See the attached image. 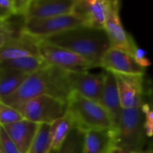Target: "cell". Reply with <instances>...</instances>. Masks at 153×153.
I'll return each instance as SVG.
<instances>
[{
	"mask_svg": "<svg viewBox=\"0 0 153 153\" xmlns=\"http://www.w3.org/2000/svg\"><path fill=\"white\" fill-rule=\"evenodd\" d=\"M71 93L67 71L47 65L28 75L16 91L1 101L19 109L24 102L35 97L48 95L67 101Z\"/></svg>",
	"mask_w": 153,
	"mask_h": 153,
	"instance_id": "6da1fadb",
	"label": "cell"
},
{
	"mask_svg": "<svg viewBox=\"0 0 153 153\" xmlns=\"http://www.w3.org/2000/svg\"><path fill=\"white\" fill-rule=\"evenodd\" d=\"M46 40L65 48L82 56L95 67H99L104 54L110 48L108 36L104 30L77 27Z\"/></svg>",
	"mask_w": 153,
	"mask_h": 153,
	"instance_id": "7a4b0ae2",
	"label": "cell"
},
{
	"mask_svg": "<svg viewBox=\"0 0 153 153\" xmlns=\"http://www.w3.org/2000/svg\"><path fill=\"white\" fill-rule=\"evenodd\" d=\"M74 128L83 134L91 130H114V124L107 110L94 100L72 92L67 100V111Z\"/></svg>",
	"mask_w": 153,
	"mask_h": 153,
	"instance_id": "3957f363",
	"label": "cell"
},
{
	"mask_svg": "<svg viewBox=\"0 0 153 153\" xmlns=\"http://www.w3.org/2000/svg\"><path fill=\"white\" fill-rule=\"evenodd\" d=\"M147 136L142 107L123 108L119 122L113 131V146L140 152L144 150Z\"/></svg>",
	"mask_w": 153,
	"mask_h": 153,
	"instance_id": "277c9868",
	"label": "cell"
},
{
	"mask_svg": "<svg viewBox=\"0 0 153 153\" xmlns=\"http://www.w3.org/2000/svg\"><path fill=\"white\" fill-rule=\"evenodd\" d=\"M18 110L24 119L39 125H51L66 114L67 101L42 95L27 100Z\"/></svg>",
	"mask_w": 153,
	"mask_h": 153,
	"instance_id": "5b68a950",
	"label": "cell"
},
{
	"mask_svg": "<svg viewBox=\"0 0 153 153\" xmlns=\"http://www.w3.org/2000/svg\"><path fill=\"white\" fill-rule=\"evenodd\" d=\"M82 26H84L82 22L73 13H70L48 18L23 19L20 30L41 40Z\"/></svg>",
	"mask_w": 153,
	"mask_h": 153,
	"instance_id": "8992f818",
	"label": "cell"
},
{
	"mask_svg": "<svg viewBox=\"0 0 153 153\" xmlns=\"http://www.w3.org/2000/svg\"><path fill=\"white\" fill-rule=\"evenodd\" d=\"M38 51L40 57L48 65L65 71H88L95 67L82 56L46 39L38 42Z\"/></svg>",
	"mask_w": 153,
	"mask_h": 153,
	"instance_id": "52a82bcc",
	"label": "cell"
},
{
	"mask_svg": "<svg viewBox=\"0 0 153 153\" xmlns=\"http://www.w3.org/2000/svg\"><path fill=\"white\" fill-rule=\"evenodd\" d=\"M121 2L118 0H110L109 10L104 25V30L108 36L110 48L122 50L130 54L138 47L134 37L125 29L120 17Z\"/></svg>",
	"mask_w": 153,
	"mask_h": 153,
	"instance_id": "ba28073f",
	"label": "cell"
},
{
	"mask_svg": "<svg viewBox=\"0 0 153 153\" xmlns=\"http://www.w3.org/2000/svg\"><path fill=\"white\" fill-rule=\"evenodd\" d=\"M120 101L123 108L142 107L145 102L147 77L145 75H130L114 74Z\"/></svg>",
	"mask_w": 153,
	"mask_h": 153,
	"instance_id": "9c48e42d",
	"label": "cell"
},
{
	"mask_svg": "<svg viewBox=\"0 0 153 153\" xmlns=\"http://www.w3.org/2000/svg\"><path fill=\"white\" fill-rule=\"evenodd\" d=\"M67 79L72 92L100 103L105 72L91 74L88 71H67Z\"/></svg>",
	"mask_w": 153,
	"mask_h": 153,
	"instance_id": "30bf717a",
	"label": "cell"
},
{
	"mask_svg": "<svg viewBox=\"0 0 153 153\" xmlns=\"http://www.w3.org/2000/svg\"><path fill=\"white\" fill-rule=\"evenodd\" d=\"M110 0H75L72 13L79 18L84 26L104 30Z\"/></svg>",
	"mask_w": 153,
	"mask_h": 153,
	"instance_id": "8fae6325",
	"label": "cell"
},
{
	"mask_svg": "<svg viewBox=\"0 0 153 153\" xmlns=\"http://www.w3.org/2000/svg\"><path fill=\"white\" fill-rule=\"evenodd\" d=\"M100 67L112 74L130 75L146 74V69L139 65L130 54L112 48L102 56Z\"/></svg>",
	"mask_w": 153,
	"mask_h": 153,
	"instance_id": "7c38bea8",
	"label": "cell"
},
{
	"mask_svg": "<svg viewBox=\"0 0 153 153\" xmlns=\"http://www.w3.org/2000/svg\"><path fill=\"white\" fill-rule=\"evenodd\" d=\"M39 41V39L20 30L0 48V62L30 56H39L38 51Z\"/></svg>",
	"mask_w": 153,
	"mask_h": 153,
	"instance_id": "4fadbf2b",
	"label": "cell"
},
{
	"mask_svg": "<svg viewBox=\"0 0 153 153\" xmlns=\"http://www.w3.org/2000/svg\"><path fill=\"white\" fill-rule=\"evenodd\" d=\"M75 0H30L24 19L48 18L73 13Z\"/></svg>",
	"mask_w": 153,
	"mask_h": 153,
	"instance_id": "5bb4252c",
	"label": "cell"
},
{
	"mask_svg": "<svg viewBox=\"0 0 153 153\" xmlns=\"http://www.w3.org/2000/svg\"><path fill=\"white\" fill-rule=\"evenodd\" d=\"M100 104L107 110L112 119L114 127L116 128L119 122L123 108L120 101L116 78L114 74H112L111 72L105 71L104 86Z\"/></svg>",
	"mask_w": 153,
	"mask_h": 153,
	"instance_id": "9a60e30c",
	"label": "cell"
},
{
	"mask_svg": "<svg viewBox=\"0 0 153 153\" xmlns=\"http://www.w3.org/2000/svg\"><path fill=\"white\" fill-rule=\"evenodd\" d=\"M3 127L21 153H27L36 137L39 125L23 118Z\"/></svg>",
	"mask_w": 153,
	"mask_h": 153,
	"instance_id": "2e32d148",
	"label": "cell"
},
{
	"mask_svg": "<svg viewBox=\"0 0 153 153\" xmlns=\"http://www.w3.org/2000/svg\"><path fill=\"white\" fill-rule=\"evenodd\" d=\"M114 130H91L83 134L82 153H108L113 146Z\"/></svg>",
	"mask_w": 153,
	"mask_h": 153,
	"instance_id": "e0dca14e",
	"label": "cell"
},
{
	"mask_svg": "<svg viewBox=\"0 0 153 153\" xmlns=\"http://www.w3.org/2000/svg\"><path fill=\"white\" fill-rule=\"evenodd\" d=\"M47 65L48 64L40 57V56H30L5 60L0 62V74L16 73L29 75Z\"/></svg>",
	"mask_w": 153,
	"mask_h": 153,
	"instance_id": "ac0fdd59",
	"label": "cell"
},
{
	"mask_svg": "<svg viewBox=\"0 0 153 153\" xmlns=\"http://www.w3.org/2000/svg\"><path fill=\"white\" fill-rule=\"evenodd\" d=\"M74 128V120L67 112L63 117L50 125L51 152L56 153L60 150Z\"/></svg>",
	"mask_w": 153,
	"mask_h": 153,
	"instance_id": "d6986e66",
	"label": "cell"
},
{
	"mask_svg": "<svg viewBox=\"0 0 153 153\" xmlns=\"http://www.w3.org/2000/svg\"><path fill=\"white\" fill-rule=\"evenodd\" d=\"M27 77L28 74H0V100L16 91Z\"/></svg>",
	"mask_w": 153,
	"mask_h": 153,
	"instance_id": "ffe728a7",
	"label": "cell"
},
{
	"mask_svg": "<svg viewBox=\"0 0 153 153\" xmlns=\"http://www.w3.org/2000/svg\"><path fill=\"white\" fill-rule=\"evenodd\" d=\"M27 153H52L50 125H39L36 137Z\"/></svg>",
	"mask_w": 153,
	"mask_h": 153,
	"instance_id": "44dd1931",
	"label": "cell"
},
{
	"mask_svg": "<svg viewBox=\"0 0 153 153\" xmlns=\"http://www.w3.org/2000/svg\"><path fill=\"white\" fill-rule=\"evenodd\" d=\"M83 133L74 128L64 143L63 146L56 153H82Z\"/></svg>",
	"mask_w": 153,
	"mask_h": 153,
	"instance_id": "7402d4cb",
	"label": "cell"
},
{
	"mask_svg": "<svg viewBox=\"0 0 153 153\" xmlns=\"http://www.w3.org/2000/svg\"><path fill=\"white\" fill-rule=\"evenodd\" d=\"M23 119L21 112L0 100V126H5Z\"/></svg>",
	"mask_w": 153,
	"mask_h": 153,
	"instance_id": "603a6c76",
	"label": "cell"
},
{
	"mask_svg": "<svg viewBox=\"0 0 153 153\" xmlns=\"http://www.w3.org/2000/svg\"><path fill=\"white\" fill-rule=\"evenodd\" d=\"M143 112L144 114V128L147 138L153 139V106L145 101L142 106Z\"/></svg>",
	"mask_w": 153,
	"mask_h": 153,
	"instance_id": "cb8c5ba5",
	"label": "cell"
},
{
	"mask_svg": "<svg viewBox=\"0 0 153 153\" xmlns=\"http://www.w3.org/2000/svg\"><path fill=\"white\" fill-rule=\"evenodd\" d=\"M0 143L3 153H21L13 142L10 139L3 126H0Z\"/></svg>",
	"mask_w": 153,
	"mask_h": 153,
	"instance_id": "d4e9b609",
	"label": "cell"
},
{
	"mask_svg": "<svg viewBox=\"0 0 153 153\" xmlns=\"http://www.w3.org/2000/svg\"><path fill=\"white\" fill-rule=\"evenodd\" d=\"M19 30H15V29L10 24L9 22H0V48L13 37H14Z\"/></svg>",
	"mask_w": 153,
	"mask_h": 153,
	"instance_id": "484cf974",
	"label": "cell"
},
{
	"mask_svg": "<svg viewBox=\"0 0 153 153\" xmlns=\"http://www.w3.org/2000/svg\"><path fill=\"white\" fill-rule=\"evenodd\" d=\"M14 16L13 0H0V22H8Z\"/></svg>",
	"mask_w": 153,
	"mask_h": 153,
	"instance_id": "4316f807",
	"label": "cell"
},
{
	"mask_svg": "<svg viewBox=\"0 0 153 153\" xmlns=\"http://www.w3.org/2000/svg\"><path fill=\"white\" fill-rule=\"evenodd\" d=\"M133 57L134 58V60L136 61V63L139 65H141L142 67H143L145 69L152 65V62L147 56L146 50H144L143 48H142L140 47L136 48V49L133 53Z\"/></svg>",
	"mask_w": 153,
	"mask_h": 153,
	"instance_id": "83f0119b",
	"label": "cell"
},
{
	"mask_svg": "<svg viewBox=\"0 0 153 153\" xmlns=\"http://www.w3.org/2000/svg\"><path fill=\"white\" fill-rule=\"evenodd\" d=\"M145 101L149 102L152 106H153V82L152 80H150V79L147 80Z\"/></svg>",
	"mask_w": 153,
	"mask_h": 153,
	"instance_id": "f1b7e54d",
	"label": "cell"
},
{
	"mask_svg": "<svg viewBox=\"0 0 153 153\" xmlns=\"http://www.w3.org/2000/svg\"><path fill=\"white\" fill-rule=\"evenodd\" d=\"M108 153H136V152H128V151H126V150H123L121 148H118V147H116V146H112L108 152Z\"/></svg>",
	"mask_w": 153,
	"mask_h": 153,
	"instance_id": "f546056e",
	"label": "cell"
},
{
	"mask_svg": "<svg viewBox=\"0 0 153 153\" xmlns=\"http://www.w3.org/2000/svg\"><path fill=\"white\" fill-rule=\"evenodd\" d=\"M148 152L150 153H153V139L151 141V143H149V146H148Z\"/></svg>",
	"mask_w": 153,
	"mask_h": 153,
	"instance_id": "4dcf8cb0",
	"label": "cell"
},
{
	"mask_svg": "<svg viewBox=\"0 0 153 153\" xmlns=\"http://www.w3.org/2000/svg\"><path fill=\"white\" fill-rule=\"evenodd\" d=\"M136 153H150L148 152V150H143V152H136Z\"/></svg>",
	"mask_w": 153,
	"mask_h": 153,
	"instance_id": "1f68e13d",
	"label": "cell"
},
{
	"mask_svg": "<svg viewBox=\"0 0 153 153\" xmlns=\"http://www.w3.org/2000/svg\"><path fill=\"white\" fill-rule=\"evenodd\" d=\"M0 153H3V150H2V147H1V143H0Z\"/></svg>",
	"mask_w": 153,
	"mask_h": 153,
	"instance_id": "d6a6232c",
	"label": "cell"
}]
</instances>
